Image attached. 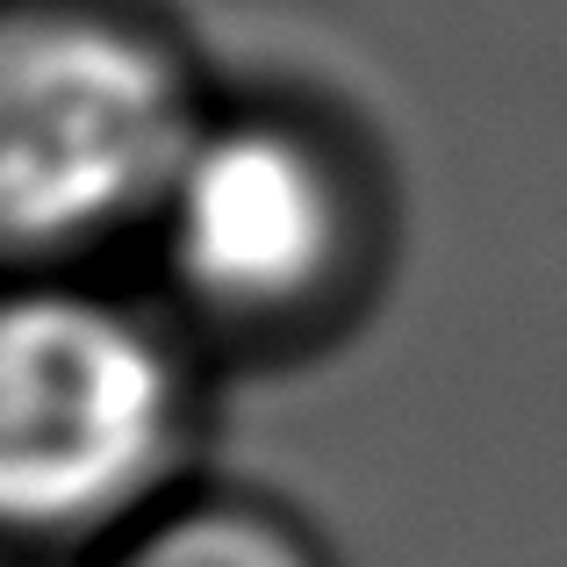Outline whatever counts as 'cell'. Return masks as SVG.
<instances>
[{
  "instance_id": "4",
  "label": "cell",
  "mask_w": 567,
  "mask_h": 567,
  "mask_svg": "<svg viewBox=\"0 0 567 567\" xmlns=\"http://www.w3.org/2000/svg\"><path fill=\"white\" fill-rule=\"evenodd\" d=\"M101 567H323L317 539L259 496L181 488L101 554Z\"/></svg>"
},
{
  "instance_id": "1",
  "label": "cell",
  "mask_w": 567,
  "mask_h": 567,
  "mask_svg": "<svg viewBox=\"0 0 567 567\" xmlns=\"http://www.w3.org/2000/svg\"><path fill=\"white\" fill-rule=\"evenodd\" d=\"M395 194L374 144L302 94H208L137 245L144 295L208 360H309L374 309Z\"/></svg>"
},
{
  "instance_id": "2",
  "label": "cell",
  "mask_w": 567,
  "mask_h": 567,
  "mask_svg": "<svg viewBox=\"0 0 567 567\" xmlns=\"http://www.w3.org/2000/svg\"><path fill=\"white\" fill-rule=\"evenodd\" d=\"M208 352L109 274H0V546L109 554L194 488Z\"/></svg>"
},
{
  "instance_id": "3",
  "label": "cell",
  "mask_w": 567,
  "mask_h": 567,
  "mask_svg": "<svg viewBox=\"0 0 567 567\" xmlns=\"http://www.w3.org/2000/svg\"><path fill=\"white\" fill-rule=\"evenodd\" d=\"M208 94L152 0H0V274L137 259Z\"/></svg>"
}]
</instances>
